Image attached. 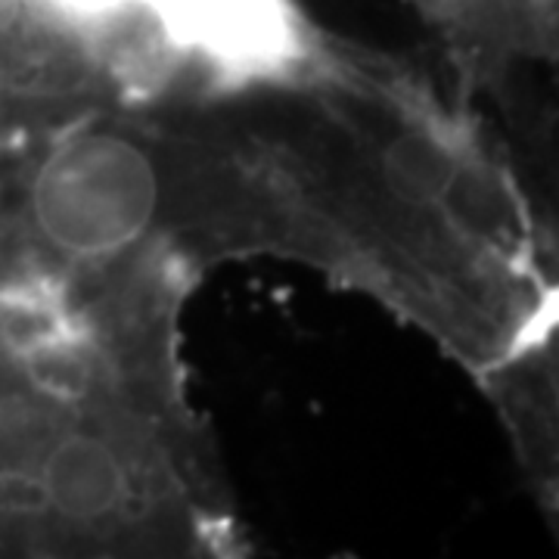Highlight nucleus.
Returning a JSON list of instances; mask_svg holds the SVG:
<instances>
[{"instance_id": "nucleus-1", "label": "nucleus", "mask_w": 559, "mask_h": 559, "mask_svg": "<svg viewBox=\"0 0 559 559\" xmlns=\"http://www.w3.org/2000/svg\"><path fill=\"white\" fill-rule=\"evenodd\" d=\"M20 234L47 274H134L200 240L193 138L97 119L69 124L20 180Z\"/></svg>"}, {"instance_id": "nucleus-2", "label": "nucleus", "mask_w": 559, "mask_h": 559, "mask_svg": "<svg viewBox=\"0 0 559 559\" xmlns=\"http://www.w3.org/2000/svg\"><path fill=\"white\" fill-rule=\"evenodd\" d=\"M28 25V0H0V53L16 50Z\"/></svg>"}, {"instance_id": "nucleus-3", "label": "nucleus", "mask_w": 559, "mask_h": 559, "mask_svg": "<svg viewBox=\"0 0 559 559\" xmlns=\"http://www.w3.org/2000/svg\"><path fill=\"white\" fill-rule=\"evenodd\" d=\"M20 373V355L7 345V340L0 336V395H3V389L13 382V377Z\"/></svg>"}]
</instances>
